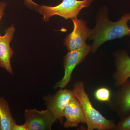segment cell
I'll use <instances>...</instances> for the list:
<instances>
[{
  "mask_svg": "<svg viewBox=\"0 0 130 130\" xmlns=\"http://www.w3.org/2000/svg\"><path fill=\"white\" fill-rule=\"evenodd\" d=\"M116 71L113 74L115 85L120 87L130 77V57L127 51L121 50L115 54Z\"/></svg>",
  "mask_w": 130,
  "mask_h": 130,
  "instance_id": "30bf717a",
  "label": "cell"
},
{
  "mask_svg": "<svg viewBox=\"0 0 130 130\" xmlns=\"http://www.w3.org/2000/svg\"><path fill=\"white\" fill-rule=\"evenodd\" d=\"M75 98L80 103L83 108L87 126V130L115 129L116 124L113 120L107 119L93 107L86 93L83 81L76 82L72 90Z\"/></svg>",
  "mask_w": 130,
  "mask_h": 130,
  "instance_id": "7a4b0ae2",
  "label": "cell"
},
{
  "mask_svg": "<svg viewBox=\"0 0 130 130\" xmlns=\"http://www.w3.org/2000/svg\"><path fill=\"white\" fill-rule=\"evenodd\" d=\"M94 0H63L60 4L55 6H38V11L43 15L44 21L49 20L50 18L58 15L66 19L77 17L80 11L85 7H88Z\"/></svg>",
  "mask_w": 130,
  "mask_h": 130,
  "instance_id": "3957f363",
  "label": "cell"
},
{
  "mask_svg": "<svg viewBox=\"0 0 130 130\" xmlns=\"http://www.w3.org/2000/svg\"><path fill=\"white\" fill-rule=\"evenodd\" d=\"M111 92L109 89L105 87L100 88L96 91L95 96L98 101L102 102H111Z\"/></svg>",
  "mask_w": 130,
  "mask_h": 130,
  "instance_id": "4fadbf2b",
  "label": "cell"
},
{
  "mask_svg": "<svg viewBox=\"0 0 130 130\" xmlns=\"http://www.w3.org/2000/svg\"><path fill=\"white\" fill-rule=\"evenodd\" d=\"M12 130H28L25 123L22 125L15 124L13 127Z\"/></svg>",
  "mask_w": 130,
  "mask_h": 130,
  "instance_id": "2e32d148",
  "label": "cell"
},
{
  "mask_svg": "<svg viewBox=\"0 0 130 130\" xmlns=\"http://www.w3.org/2000/svg\"><path fill=\"white\" fill-rule=\"evenodd\" d=\"M16 121L12 115L8 102L0 98V130H12Z\"/></svg>",
  "mask_w": 130,
  "mask_h": 130,
  "instance_id": "7c38bea8",
  "label": "cell"
},
{
  "mask_svg": "<svg viewBox=\"0 0 130 130\" xmlns=\"http://www.w3.org/2000/svg\"><path fill=\"white\" fill-rule=\"evenodd\" d=\"M74 97L72 90L63 88L58 90L55 94H49L45 96L43 100L47 109L57 120L62 124L65 108L70 100Z\"/></svg>",
  "mask_w": 130,
  "mask_h": 130,
  "instance_id": "52a82bcc",
  "label": "cell"
},
{
  "mask_svg": "<svg viewBox=\"0 0 130 130\" xmlns=\"http://www.w3.org/2000/svg\"><path fill=\"white\" fill-rule=\"evenodd\" d=\"M26 3L28 4V5H30V6H33L35 7H36L38 6H39V5L37 4L36 3H35V2H33L32 0H25Z\"/></svg>",
  "mask_w": 130,
  "mask_h": 130,
  "instance_id": "e0dca14e",
  "label": "cell"
},
{
  "mask_svg": "<svg viewBox=\"0 0 130 130\" xmlns=\"http://www.w3.org/2000/svg\"><path fill=\"white\" fill-rule=\"evenodd\" d=\"M63 116L66 119L63 126L67 129L76 127L80 123H86L85 116L81 104L75 97L70 100L65 108Z\"/></svg>",
  "mask_w": 130,
  "mask_h": 130,
  "instance_id": "8fae6325",
  "label": "cell"
},
{
  "mask_svg": "<svg viewBox=\"0 0 130 130\" xmlns=\"http://www.w3.org/2000/svg\"><path fill=\"white\" fill-rule=\"evenodd\" d=\"M16 30L13 25L5 30V35L0 37V67L5 69L8 73L13 74L11 59L14 51L10 46V43Z\"/></svg>",
  "mask_w": 130,
  "mask_h": 130,
  "instance_id": "ba28073f",
  "label": "cell"
},
{
  "mask_svg": "<svg viewBox=\"0 0 130 130\" xmlns=\"http://www.w3.org/2000/svg\"><path fill=\"white\" fill-rule=\"evenodd\" d=\"M91 46L86 44L78 49L68 51L64 57L63 64L64 73L63 78L54 86L55 89L64 88L71 81L72 74L75 68L81 64L91 51Z\"/></svg>",
  "mask_w": 130,
  "mask_h": 130,
  "instance_id": "277c9868",
  "label": "cell"
},
{
  "mask_svg": "<svg viewBox=\"0 0 130 130\" xmlns=\"http://www.w3.org/2000/svg\"><path fill=\"white\" fill-rule=\"evenodd\" d=\"M111 101L113 109L123 119L130 115V81L128 79L120 86Z\"/></svg>",
  "mask_w": 130,
  "mask_h": 130,
  "instance_id": "9c48e42d",
  "label": "cell"
},
{
  "mask_svg": "<svg viewBox=\"0 0 130 130\" xmlns=\"http://www.w3.org/2000/svg\"><path fill=\"white\" fill-rule=\"evenodd\" d=\"M115 130H130V115L125 118L121 119L116 124Z\"/></svg>",
  "mask_w": 130,
  "mask_h": 130,
  "instance_id": "5bb4252c",
  "label": "cell"
},
{
  "mask_svg": "<svg viewBox=\"0 0 130 130\" xmlns=\"http://www.w3.org/2000/svg\"><path fill=\"white\" fill-rule=\"evenodd\" d=\"M7 6V4L6 3L4 2H0V22L2 19L3 17L5 14L4 11H5V8ZM1 35H0V37Z\"/></svg>",
  "mask_w": 130,
  "mask_h": 130,
  "instance_id": "9a60e30c",
  "label": "cell"
},
{
  "mask_svg": "<svg viewBox=\"0 0 130 130\" xmlns=\"http://www.w3.org/2000/svg\"><path fill=\"white\" fill-rule=\"evenodd\" d=\"M130 21V12L124 14L115 22L110 21L106 15H101L89 38L94 40L91 52L94 54L98 47L107 41L130 36V28L128 25Z\"/></svg>",
  "mask_w": 130,
  "mask_h": 130,
  "instance_id": "6da1fadb",
  "label": "cell"
},
{
  "mask_svg": "<svg viewBox=\"0 0 130 130\" xmlns=\"http://www.w3.org/2000/svg\"><path fill=\"white\" fill-rule=\"evenodd\" d=\"M24 115L25 123L28 130H51L53 125L57 120L47 108L42 111L26 109Z\"/></svg>",
  "mask_w": 130,
  "mask_h": 130,
  "instance_id": "8992f818",
  "label": "cell"
},
{
  "mask_svg": "<svg viewBox=\"0 0 130 130\" xmlns=\"http://www.w3.org/2000/svg\"><path fill=\"white\" fill-rule=\"evenodd\" d=\"M74 24L73 31L68 35L64 44L68 51L76 50L86 45V41L92 35V30L88 28L86 22L77 17L71 19Z\"/></svg>",
  "mask_w": 130,
  "mask_h": 130,
  "instance_id": "5b68a950",
  "label": "cell"
}]
</instances>
